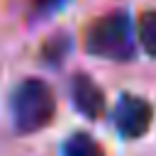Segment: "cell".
<instances>
[{
	"label": "cell",
	"mask_w": 156,
	"mask_h": 156,
	"mask_svg": "<svg viewBox=\"0 0 156 156\" xmlns=\"http://www.w3.org/2000/svg\"><path fill=\"white\" fill-rule=\"evenodd\" d=\"M85 51L107 61H129L134 56V29L127 10H112L85 27Z\"/></svg>",
	"instance_id": "7a4b0ae2"
},
{
	"label": "cell",
	"mask_w": 156,
	"mask_h": 156,
	"mask_svg": "<svg viewBox=\"0 0 156 156\" xmlns=\"http://www.w3.org/2000/svg\"><path fill=\"white\" fill-rule=\"evenodd\" d=\"M56 115V95L41 78H24L10 95V117L17 134L41 132Z\"/></svg>",
	"instance_id": "6da1fadb"
},
{
	"label": "cell",
	"mask_w": 156,
	"mask_h": 156,
	"mask_svg": "<svg viewBox=\"0 0 156 156\" xmlns=\"http://www.w3.org/2000/svg\"><path fill=\"white\" fill-rule=\"evenodd\" d=\"M66 0H32V15L34 17H49L63 7Z\"/></svg>",
	"instance_id": "52a82bcc"
},
{
	"label": "cell",
	"mask_w": 156,
	"mask_h": 156,
	"mask_svg": "<svg viewBox=\"0 0 156 156\" xmlns=\"http://www.w3.org/2000/svg\"><path fill=\"white\" fill-rule=\"evenodd\" d=\"M71 100L85 119H100L105 112V95L100 85L85 73H76L71 78Z\"/></svg>",
	"instance_id": "277c9868"
},
{
	"label": "cell",
	"mask_w": 156,
	"mask_h": 156,
	"mask_svg": "<svg viewBox=\"0 0 156 156\" xmlns=\"http://www.w3.org/2000/svg\"><path fill=\"white\" fill-rule=\"evenodd\" d=\"M112 119H115V127H117L119 136H124V139H139L151 127L154 107H151V102H146L139 95H122L117 100V105H115Z\"/></svg>",
	"instance_id": "3957f363"
},
{
	"label": "cell",
	"mask_w": 156,
	"mask_h": 156,
	"mask_svg": "<svg viewBox=\"0 0 156 156\" xmlns=\"http://www.w3.org/2000/svg\"><path fill=\"white\" fill-rule=\"evenodd\" d=\"M61 156H105V151L95 136H90L85 132H76L63 141Z\"/></svg>",
	"instance_id": "5b68a950"
},
{
	"label": "cell",
	"mask_w": 156,
	"mask_h": 156,
	"mask_svg": "<svg viewBox=\"0 0 156 156\" xmlns=\"http://www.w3.org/2000/svg\"><path fill=\"white\" fill-rule=\"evenodd\" d=\"M136 34H139V41H141L144 51L156 58V7L141 12L139 24H136Z\"/></svg>",
	"instance_id": "8992f818"
}]
</instances>
